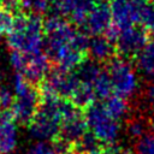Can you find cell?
Returning a JSON list of instances; mask_svg holds the SVG:
<instances>
[{
  "label": "cell",
  "instance_id": "9a60e30c",
  "mask_svg": "<svg viewBox=\"0 0 154 154\" xmlns=\"http://www.w3.org/2000/svg\"><path fill=\"white\" fill-rule=\"evenodd\" d=\"M96 96H95V93H94V89L90 84H87V83H82L79 82L77 89L75 90V93L72 94L71 96V102L77 107V108H83V109H87L89 106H91L93 103H95Z\"/></svg>",
  "mask_w": 154,
  "mask_h": 154
},
{
  "label": "cell",
  "instance_id": "f1b7e54d",
  "mask_svg": "<svg viewBox=\"0 0 154 154\" xmlns=\"http://www.w3.org/2000/svg\"><path fill=\"white\" fill-rule=\"evenodd\" d=\"M103 150L106 154H136L134 153L131 149H128V148H123V147H119V146H106L103 147Z\"/></svg>",
  "mask_w": 154,
  "mask_h": 154
},
{
  "label": "cell",
  "instance_id": "52a82bcc",
  "mask_svg": "<svg viewBox=\"0 0 154 154\" xmlns=\"http://www.w3.org/2000/svg\"><path fill=\"white\" fill-rule=\"evenodd\" d=\"M147 29L138 26H130L120 30V34L116 41V51L122 58L137 57L143 48L149 43Z\"/></svg>",
  "mask_w": 154,
  "mask_h": 154
},
{
  "label": "cell",
  "instance_id": "d6986e66",
  "mask_svg": "<svg viewBox=\"0 0 154 154\" xmlns=\"http://www.w3.org/2000/svg\"><path fill=\"white\" fill-rule=\"evenodd\" d=\"M93 89H94L95 96L102 100H106L112 95L113 88H112V83L107 71H103V70L101 71V73L96 77V79L93 83Z\"/></svg>",
  "mask_w": 154,
  "mask_h": 154
},
{
  "label": "cell",
  "instance_id": "ac0fdd59",
  "mask_svg": "<svg viewBox=\"0 0 154 154\" xmlns=\"http://www.w3.org/2000/svg\"><path fill=\"white\" fill-rule=\"evenodd\" d=\"M102 149L101 142L90 131H87V134L73 146V152L78 154H97L102 152Z\"/></svg>",
  "mask_w": 154,
  "mask_h": 154
},
{
  "label": "cell",
  "instance_id": "603a6c76",
  "mask_svg": "<svg viewBox=\"0 0 154 154\" xmlns=\"http://www.w3.org/2000/svg\"><path fill=\"white\" fill-rule=\"evenodd\" d=\"M135 152L136 154H154V132H147L136 141Z\"/></svg>",
  "mask_w": 154,
  "mask_h": 154
},
{
  "label": "cell",
  "instance_id": "cb8c5ba5",
  "mask_svg": "<svg viewBox=\"0 0 154 154\" xmlns=\"http://www.w3.org/2000/svg\"><path fill=\"white\" fill-rule=\"evenodd\" d=\"M26 60H28V55L23 54L20 52L12 51L10 54V64L14 69L16 73H23V71L26 66Z\"/></svg>",
  "mask_w": 154,
  "mask_h": 154
},
{
  "label": "cell",
  "instance_id": "484cf974",
  "mask_svg": "<svg viewBox=\"0 0 154 154\" xmlns=\"http://www.w3.org/2000/svg\"><path fill=\"white\" fill-rule=\"evenodd\" d=\"M25 154H57V152L53 146L47 142H36L26 149Z\"/></svg>",
  "mask_w": 154,
  "mask_h": 154
},
{
  "label": "cell",
  "instance_id": "836d02e7",
  "mask_svg": "<svg viewBox=\"0 0 154 154\" xmlns=\"http://www.w3.org/2000/svg\"><path fill=\"white\" fill-rule=\"evenodd\" d=\"M72 154H78V153H76V152H73V153H72Z\"/></svg>",
  "mask_w": 154,
  "mask_h": 154
},
{
  "label": "cell",
  "instance_id": "e0dca14e",
  "mask_svg": "<svg viewBox=\"0 0 154 154\" xmlns=\"http://www.w3.org/2000/svg\"><path fill=\"white\" fill-rule=\"evenodd\" d=\"M136 58L138 70L149 77H154V42H149Z\"/></svg>",
  "mask_w": 154,
  "mask_h": 154
},
{
  "label": "cell",
  "instance_id": "e575fe53",
  "mask_svg": "<svg viewBox=\"0 0 154 154\" xmlns=\"http://www.w3.org/2000/svg\"><path fill=\"white\" fill-rule=\"evenodd\" d=\"M0 8H1V0H0Z\"/></svg>",
  "mask_w": 154,
  "mask_h": 154
},
{
  "label": "cell",
  "instance_id": "d4e9b609",
  "mask_svg": "<svg viewBox=\"0 0 154 154\" xmlns=\"http://www.w3.org/2000/svg\"><path fill=\"white\" fill-rule=\"evenodd\" d=\"M13 102H14L13 89H11L7 85H0V105L2 111L11 109Z\"/></svg>",
  "mask_w": 154,
  "mask_h": 154
},
{
  "label": "cell",
  "instance_id": "4316f807",
  "mask_svg": "<svg viewBox=\"0 0 154 154\" xmlns=\"http://www.w3.org/2000/svg\"><path fill=\"white\" fill-rule=\"evenodd\" d=\"M141 23L144 25V29L154 31V5L148 4L142 12Z\"/></svg>",
  "mask_w": 154,
  "mask_h": 154
},
{
  "label": "cell",
  "instance_id": "d6a6232c",
  "mask_svg": "<svg viewBox=\"0 0 154 154\" xmlns=\"http://www.w3.org/2000/svg\"><path fill=\"white\" fill-rule=\"evenodd\" d=\"M1 111H2V108H1V105H0V113H1Z\"/></svg>",
  "mask_w": 154,
  "mask_h": 154
},
{
  "label": "cell",
  "instance_id": "8992f818",
  "mask_svg": "<svg viewBox=\"0 0 154 154\" xmlns=\"http://www.w3.org/2000/svg\"><path fill=\"white\" fill-rule=\"evenodd\" d=\"M79 84L76 72H67L59 69L52 70L41 84V94L55 95L61 99L70 100Z\"/></svg>",
  "mask_w": 154,
  "mask_h": 154
},
{
  "label": "cell",
  "instance_id": "83f0119b",
  "mask_svg": "<svg viewBox=\"0 0 154 154\" xmlns=\"http://www.w3.org/2000/svg\"><path fill=\"white\" fill-rule=\"evenodd\" d=\"M144 100H146V105L148 106V108L154 113V82H152L144 94Z\"/></svg>",
  "mask_w": 154,
  "mask_h": 154
},
{
  "label": "cell",
  "instance_id": "ba28073f",
  "mask_svg": "<svg viewBox=\"0 0 154 154\" xmlns=\"http://www.w3.org/2000/svg\"><path fill=\"white\" fill-rule=\"evenodd\" d=\"M112 22L120 30L141 23L142 12L146 6H138L134 0H109ZM150 4V2H149Z\"/></svg>",
  "mask_w": 154,
  "mask_h": 154
},
{
  "label": "cell",
  "instance_id": "8fae6325",
  "mask_svg": "<svg viewBox=\"0 0 154 154\" xmlns=\"http://www.w3.org/2000/svg\"><path fill=\"white\" fill-rule=\"evenodd\" d=\"M51 72V59L45 51L28 55L26 66L23 71V76L26 81L34 85L41 83L46 79L47 75Z\"/></svg>",
  "mask_w": 154,
  "mask_h": 154
},
{
  "label": "cell",
  "instance_id": "7a4b0ae2",
  "mask_svg": "<svg viewBox=\"0 0 154 154\" xmlns=\"http://www.w3.org/2000/svg\"><path fill=\"white\" fill-rule=\"evenodd\" d=\"M7 45L12 51L30 55L42 52L45 45L43 20L40 16L18 13L14 26L7 36Z\"/></svg>",
  "mask_w": 154,
  "mask_h": 154
},
{
  "label": "cell",
  "instance_id": "d590c367",
  "mask_svg": "<svg viewBox=\"0 0 154 154\" xmlns=\"http://www.w3.org/2000/svg\"><path fill=\"white\" fill-rule=\"evenodd\" d=\"M153 42H154V40H153Z\"/></svg>",
  "mask_w": 154,
  "mask_h": 154
},
{
  "label": "cell",
  "instance_id": "2e32d148",
  "mask_svg": "<svg viewBox=\"0 0 154 154\" xmlns=\"http://www.w3.org/2000/svg\"><path fill=\"white\" fill-rule=\"evenodd\" d=\"M103 107L106 108L108 114L117 122H119L120 119H124L129 113V103L126 99L118 96L116 94L111 95L108 99L105 100Z\"/></svg>",
  "mask_w": 154,
  "mask_h": 154
},
{
  "label": "cell",
  "instance_id": "4fadbf2b",
  "mask_svg": "<svg viewBox=\"0 0 154 154\" xmlns=\"http://www.w3.org/2000/svg\"><path fill=\"white\" fill-rule=\"evenodd\" d=\"M17 126L11 109L0 113V154H10L17 147Z\"/></svg>",
  "mask_w": 154,
  "mask_h": 154
},
{
  "label": "cell",
  "instance_id": "277c9868",
  "mask_svg": "<svg viewBox=\"0 0 154 154\" xmlns=\"http://www.w3.org/2000/svg\"><path fill=\"white\" fill-rule=\"evenodd\" d=\"M84 119L89 131L106 146L116 144L120 135L119 122L113 119L103 105L93 103L87 109H84Z\"/></svg>",
  "mask_w": 154,
  "mask_h": 154
},
{
  "label": "cell",
  "instance_id": "3957f363",
  "mask_svg": "<svg viewBox=\"0 0 154 154\" xmlns=\"http://www.w3.org/2000/svg\"><path fill=\"white\" fill-rule=\"evenodd\" d=\"M12 89L14 93V102L11 107L13 118L19 124L28 125L40 108L42 97L41 90L29 83L22 73H16Z\"/></svg>",
  "mask_w": 154,
  "mask_h": 154
},
{
  "label": "cell",
  "instance_id": "5bb4252c",
  "mask_svg": "<svg viewBox=\"0 0 154 154\" xmlns=\"http://www.w3.org/2000/svg\"><path fill=\"white\" fill-rule=\"evenodd\" d=\"M116 47L112 42H109L105 36H94L88 47V54L91 57V60L99 63L111 61L114 57Z\"/></svg>",
  "mask_w": 154,
  "mask_h": 154
},
{
  "label": "cell",
  "instance_id": "f546056e",
  "mask_svg": "<svg viewBox=\"0 0 154 154\" xmlns=\"http://www.w3.org/2000/svg\"><path fill=\"white\" fill-rule=\"evenodd\" d=\"M1 7L13 12L22 7V0H1Z\"/></svg>",
  "mask_w": 154,
  "mask_h": 154
},
{
  "label": "cell",
  "instance_id": "4dcf8cb0",
  "mask_svg": "<svg viewBox=\"0 0 154 154\" xmlns=\"http://www.w3.org/2000/svg\"><path fill=\"white\" fill-rule=\"evenodd\" d=\"M97 154H106V153H105V150L102 149V152H100V153H97Z\"/></svg>",
  "mask_w": 154,
  "mask_h": 154
},
{
  "label": "cell",
  "instance_id": "30bf717a",
  "mask_svg": "<svg viewBox=\"0 0 154 154\" xmlns=\"http://www.w3.org/2000/svg\"><path fill=\"white\" fill-rule=\"evenodd\" d=\"M112 23L109 4L106 1H99L95 2L84 25L89 34L94 36H101L112 25Z\"/></svg>",
  "mask_w": 154,
  "mask_h": 154
},
{
  "label": "cell",
  "instance_id": "6da1fadb",
  "mask_svg": "<svg viewBox=\"0 0 154 154\" xmlns=\"http://www.w3.org/2000/svg\"><path fill=\"white\" fill-rule=\"evenodd\" d=\"M46 54L57 69L72 72L87 59L90 38L87 32L77 30L58 14L43 20Z\"/></svg>",
  "mask_w": 154,
  "mask_h": 154
},
{
  "label": "cell",
  "instance_id": "5b68a950",
  "mask_svg": "<svg viewBox=\"0 0 154 154\" xmlns=\"http://www.w3.org/2000/svg\"><path fill=\"white\" fill-rule=\"evenodd\" d=\"M107 73L116 95L128 99L132 96L138 88L137 75L129 61L124 58H113L108 63Z\"/></svg>",
  "mask_w": 154,
  "mask_h": 154
},
{
  "label": "cell",
  "instance_id": "7c38bea8",
  "mask_svg": "<svg viewBox=\"0 0 154 154\" xmlns=\"http://www.w3.org/2000/svg\"><path fill=\"white\" fill-rule=\"evenodd\" d=\"M87 129L84 116L81 114V109H77L61 122L59 137L75 146L87 134Z\"/></svg>",
  "mask_w": 154,
  "mask_h": 154
},
{
  "label": "cell",
  "instance_id": "ffe728a7",
  "mask_svg": "<svg viewBox=\"0 0 154 154\" xmlns=\"http://www.w3.org/2000/svg\"><path fill=\"white\" fill-rule=\"evenodd\" d=\"M148 131V124L143 118H131L126 123V134L131 140L138 141Z\"/></svg>",
  "mask_w": 154,
  "mask_h": 154
},
{
  "label": "cell",
  "instance_id": "9c48e42d",
  "mask_svg": "<svg viewBox=\"0 0 154 154\" xmlns=\"http://www.w3.org/2000/svg\"><path fill=\"white\" fill-rule=\"evenodd\" d=\"M95 0H52L55 14L67 17L72 24L84 25Z\"/></svg>",
  "mask_w": 154,
  "mask_h": 154
},
{
  "label": "cell",
  "instance_id": "7402d4cb",
  "mask_svg": "<svg viewBox=\"0 0 154 154\" xmlns=\"http://www.w3.org/2000/svg\"><path fill=\"white\" fill-rule=\"evenodd\" d=\"M14 20H16V16L13 14V12L5 10L2 7L0 8V36L10 35V32L14 26Z\"/></svg>",
  "mask_w": 154,
  "mask_h": 154
},
{
  "label": "cell",
  "instance_id": "44dd1931",
  "mask_svg": "<svg viewBox=\"0 0 154 154\" xmlns=\"http://www.w3.org/2000/svg\"><path fill=\"white\" fill-rule=\"evenodd\" d=\"M49 5V0H22V7L29 14L40 16L48 10Z\"/></svg>",
  "mask_w": 154,
  "mask_h": 154
},
{
  "label": "cell",
  "instance_id": "1f68e13d",
  "mask_svg": "<svg viewBox=\"0 0 154 154\" xmlns=\"http://www.w3.org/2000/svg\"><path fill=\"white\" fill-rule=\"evenodd\" d=\"M149 2H150V4H153V5H154V0H149Z\"/></svg>",
  "mask_w": 154,
  "mask_h": 154
}]
</instances>
